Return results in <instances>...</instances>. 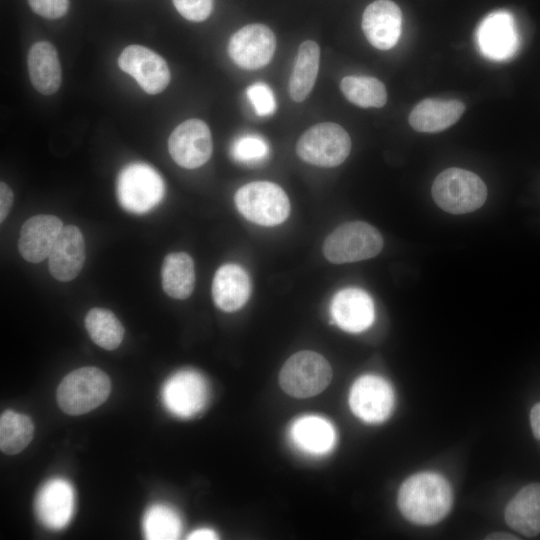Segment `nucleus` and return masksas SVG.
Masks as SVG:
<instances>
[{
    "mask_svg": "<svg viewBox=\"0 0 540 540\" xmlns=\"http://www.w3.org/2000/svg\"><path fill=\"white\" fill-rule=\"evenodd\" d=\"M452 505L449 483L436 473H418L406 479L398 493L402 515L418 525L441 521Z\"/></svg>",
    "mask_w": 540,
    "mask_h": 540,
    "instance_id": "1",
    "label": "nucleus"
},
{
    "mask_svg": "<svg viewBox=\"0 0 540 540\" xmlns=\"http://www.w3.org/2000/svg\"><path fill=\"white\" fill-rule=\"evenodd\" d=\"M431 193L442 210L451 214H466L484 204L487 187L475 173L451 167L437 175Z\"/></svg>",
    "mask_w": 540,
    "mask_h": 540,
    "instance_id": "2",
    "label": "nucleus"
},
{
    "mask_svg": "<svg viewBox=\"0 0 540 540\" xmlns=\"http://www.w3.org/2000/svg\"><path fill=\"white\" fill-rule=\"evenodd\" d=\"M165 184L156 169L143 162H133L121 169L116 181L118 202L128 212L144 214L163 199Z\"/></svg>",
    "mask_w": 540,
    "mask_h": 540,
    "instance_id": "3",
    "label": "nucleus"
},
{
    "mask_svg": "<svg viewBox=\"0 0 540 540\" xmlns=\"http://www.w3.org/2000/svg\"><path fill=\"white\" fill-rule=\"evenodd\" d=\"M383 244V237L374 226L351 221L341 224L326 237L323 254L331 263H352L375 257Z\"/></svg>",
    "mask_w": 540,
    "mask_h": 540,
    "instance_id": "4",
    "label": "nucleus"
},
{
    "mask_svg": "<svg viewBox=\"0 0 540 540\" xmlns=\"http://www.w3.org/2000/svg\"><path fill=\"white\" fill-rule=\"evenodd\" d=\"M108 375L96 367H82L67 374L57 389V402L69 415L85 414L100 406L109 396Z\"/></svg>",
    "mask_w": 540,
    "mask_h": 540,
    "instance_id": "5",
    "label": "nucleus"
},
{
    "mask_svg": "<svg viewBox=\"0 0 540 540\" xmlns=\"http://www.w3.org/2000/svg\"><path fill=\"white\" fill-rule=\"evenodd\" d=\"M237 210L250 222L261 226H276L290 213V201L285 191L268 181L250 182L237 190L234 197Z\"/></svg>",
    "mask_w": 540,
    "mask_h": 540,
    "instance_id": "6",
    "label": "nucleus"
},
{
    "mask_svg": "<svg viewBox=\"0 0 540 540\" xmlns=\"http://www.w3.org/2000/svg\"><path fill=\"white\" fill-rule=\"evenodd\" d=\"M351 150L347 131L337 123H318L306 130L296 144L298 157L319 167H336L342 164Z\"/></svg>",
    "mask_w": 540,
    "mask_h": 540,
    "instance_id": "7",
    "label": "nucleus"
},
{
    "mask_svg": "<svg viewBox=\"0 0 540 540\" xmlns=\"http://www.w3.org/2000/svg\"><path fill=\"white\" fill-rule=\"evenodd\" d=\"M332 379L328 361L314 351H299L283 365L279 383L284 392L295 398H308L322 392Z\"/></svg>",
    "mask_w": 540,
    "mask_h": 540,
    "instance_id": "8",
    "label": "nucleus"
},
{
    "mask_svg": "<svg viewBox=\"0 0 540 540\" xmlns=\"http://www.w3.org/2000/svg\"><path fill=\"white\" fill-rule=\"evenodd\" d=\"M168 150L181 167L195 169L205 164L213 150L208 125L200 119H189L179 124L170 134Z\"/></svg>",
    "mask_w": 540,
    "mask_h": 540,
    "instance_id": "9",
    "label": "nucleus"
},
{
    "mask_svg": "<svg viewBox=\"0 0 540 540\" xmlns=\"http://www.w3.org/2000/svg\"><path fill=\"white\" fill-rule=\"evenodd\" d=\"M276 39L264 24H249L235 32L228 43V54L242 69L256 70L266 66L273 58Z\"/></svg>",
    "mask_w": 540,
    "mask_h": 540,
    "instance_id": "10",
    "label": "nucleus"
},
{
    "mask_svg": "<svg viewBox=\"0 0 540 540\" xmlns=\"http://www.w3.org/2000/svg\"><path fill=\"white\" fill-rule=\"evenodd\" d=\"M349 405L352 412L364 422H383L393 409V390L383 378L375 375H364L352 385Z\"/></svg>",
    "mask_w": 540,
    "mask_h": 540,
    "instance_id": "11",
    "label": "nucleus"
},
{
    "mask_svg": "<svg viewBox=\"0 0 540 540\" xmlns=\"http://www.w3.org/2000/svg\"><path fill=\"white\" fill-rule=\"evenodd\" d=\"M205 379L192 370L180 371L163 386L162 398L166 408L175 416L190 418L202 411L208 401Z\"/></svg>",
    "mask_w": 540,
    "mask_h": 540,
    "instance_id": "12",
    "label": "nucleus"
},
{
    "mask_svg": "<svg viewBox=\"0 0 540 540\" xmlns=\"http://www.w3.org/2000/svg\"><path fill=\"white\" fill-rule=\"evenodd\" d=\"M118 66L132 76L148 94L162 92L170 82V71L166 61L141 45L127 46L118 57Z\"/></svg>",
    "mask_w": 540,
    "mask_h": 540,
    "instance_id": "13",
    "label": "nucleus"
},
{
    "mask_svg": "<svg viewBox=\"0 0 540 540\" xmlns=\"http://www.w3.org/2000/svg\"><path fill=\"white\" fill-rule=\"evenodd\" d=\"M476 38L481 53L491 60L509 59L519 47L513 16L503 10L490 13L480 22Z\"/></svg>",
    "mask_w": 540,
    "mask_h": 540,
    "instance_id": "14",
    "label": "nucleus"
},
{
    "mask_svg": "<svg viewBox=\"0 0 540 540\" xmlns=\"http://www.w3.org/2000/svg\"><path fill=\"white\" fill-rule=\"evenodd\" d=\"M75 509V494L72 485L63 478L47 481L35 499L38 519L50 529H62L71 520Z\"/></svg>",
    "mask_w": 540,
    "mask_h": 540,
    "instance_id": "15",
    "label": "nucleus"
},
{
    "mask_svg": "<svg viewBox=\"0 0 540 540\" xmlns=\"http://www.w3.org/2000/svg\"><path fill=\"white\" fill-rule=\"evenodd\" d=\"M402 13L391 0H376L363 12L362 30L368 42L380 50L396 45L401 34Z\"/></svg>",
    "mask_w": 540,
    "mask_h": 540,
    "instance_id": "16",
    "label": "nucleus"
},
{
    "mask_svg": "<svg viewBox=\"0 0 540 540\" xmlns=\"http://www.w3.org/2000/svg\"><path fill=\"white\" fill-rule=\"evenodd\" d=\"M330 310L333 323L347 332H362L374 321L373 301L362 289L345 288L337 292Z\"/></svg>",
    "mask_w": 540,
    "mask_h": 540,
    "instance_id": "17",
    "label": "nucleus"
},
{
    "mask_svg": "<svg viewBox=\"0 0 540 540\" xmlns=\"http://www.w3.org/2000/svg\"><path fill=\"white\" fill-rule=\"evenodd\" d=\"M48 258L49 271L56 280L68 282L76 278L85 261V242L79 228L64 226Z\"/></svg>",
    "mask_w": 540,
    "mask_h": 540,
    "instance_id": "18",
    "label": "nucleus"
},
{
    "mask_svg": "<svg viewBox=\"0 0 540 540\" xmlns=\"http://www.w3.org/2000/svg\"><path fill=\"white\" fill-rule=\"evenodd\" d=\"M63 227L62 221L53 215L29 218L20 230L18 250L21 256L31 263H39L49 257Z\"/></svg>",
    "mask_w": 540,
    "mask_h": 540,
    "instance_id": "19",
    "label": "nucleus"
},
{
    "mask_svg": "<svg viewBox=\"0 0 540 540\" xmlns=\"http://www.w3.org/2000/svg\"><path fill=\"white\" fill-rule=\"evenodd\" d=\"M465 111V105L454 99L427 98L409 114V124L418 132L436 133L455 124Z\"/></svg>",
    "mask_w": 540,
    "mask_h": 540,
    "instance_id": "20",
    "label": "nucleus"
},
{
    "mask_svg": "<svg viewBox=\"0 0 540 540\" xmlns=\"http://www.w3.org/2000/svg\"><path fill=\"white\" fill-rule=\"evenodd\" d=\"M250 291L249 276L239 265L224 264L216 271L212 282V297L222 311L239 310L247 302Z\"/></svg>",
    "mask_w": 540,
    "mask_h": 540,
    "instance_id": "21",
    "label": "nucleus"
},
{
    "mask_svg": "<svg viewBox=\"0 0 540 540\" xmlns=\"http://www.w3.org/2000/svg\"><path fill=\"white\" fill-rule=\"evenodd\" d=\"M293 444L309 455H325L332 450L336 433L332 424L323 417L306 415L296 419L290 428Z\"/></svg>",
    "mask_w": 540,
    "mask_h": 540,
    "instance_id": "22",
    "label": "nucleus"
},
{
    "mask_svg": "<svg viewBox=\"0 0 540 540\" xmlns=\"http://www.w3.org/2000/svg\"><path fill=\"white\" fill-rule=\"evenodd\" d=\"M30 81L44 95L54 94L61 85V65L57 50L47 41L32 45L27 56Z\"/></svg>",
    "mask_w": 540,
    "mask_h": 540,
    "instance_id": "23",
    "label": "nucleus"
},
{
    "mask_svg": "<svg viewBox=\"0 0 540 540\" xmlns=\"http://www.w3.org/2000/svg\"><path fill=\"white\" fill-rule=\"evenodd\" d=\"M506 523L524 536L540 532V483L523 487L505 509Z\"/></svg>",
    "mask_w": 540,
    "mask_h": 540,
    "instance_id": "24",
    "label": "nucleus"
},
{
    "mask_svg": "<svg viewBox=\"0 0 540 540\" xmlns=\"http://www.w3.org/2000/svg\"><path fill=\"white\" fill-rule=\"evenodd\" d=\"M162 288L174 299L188 298L195 286V267L193 259L185 252L168 254L161 269Z\"/></svg>",
    "mask_w": 540,
    "mask_h": 540,
    "instance_id": "25",
    "label": "nucleus"
},
{
    "mask_svg": "<svg viewBox=\"0 0 540 540\" xmlns=\"http://www.w3.org/2000/svg\"><path fill=\"white\" fill-rule=\"evenodd\" d=\"M320 49L312 40L300 44L289 79V94L295 102H302L310 94L317 79Z\"/></svg>",
    "mask_w": 540,
    "mask_h": 540,
    "instance_id": "26",
    "label": "nucleus"
},
{
    "mask_svg": "<svg viewBox=\"0 0 540 540\" xmlns=\"http://www.w3.org/2000/svg\"><path fill=\"white\" fill-rule=\"evenodd\" d=\"M34 435V424L25 414L6 410L0 417V449L14 455L28 446Z\"/></svg>",
    "mask_w": 540,
    "mask_h": 540,
    "instance_id": "27",
    "label": "nucleus"
},
{
    "mask_svg": "<svg viewBox=\"0 0 540 540\" xmlns=\"http://www.w3.org/2000/svg\"><path fill=\"white\" fill-rule=\"evenodd\" d=\"M85 328L95 344L106 350L116 349L124 337L118 318L104 308H92L85 317Z\"/></svg>",
    "mask_w": 540,
    "mask_h": 540,
    "instance_id": "28",
    "label": "nucleus"
},
{
    "mask_svg": "<svg viewBox=\"0 0 540 540\" xmlns=\"http://www.w3.org/2000/svg\"><path fill=\"white\" fill-rule=\"evenodd\" d=\"M340 88L348 101L362 108H380L387 102L385 85L374 77L346 76Z\"/></svg>",
    "mask_w": 540,
    "mask_h": 540,
    "instance_id": "29",
    "label": "nucleus"
},
{
    "mask_svg": "<svg viewBox=\"0 0 540 540\" xmlns=\"http://www.w3.org/2000/svg\"><path fill=\"white\" fill-rule=\"evenodd\" d=\"M143 529L146 538L150 540L177 539L181 533V520L171 507L156 504L146 511Z\"/></svg>",
    "mask_w": 540,
    "mask_h": 540,
    "instance_id": "30",
    "label": "nucleus"
},
{
    "mask_svg": "<svg viewBox=\"0 0 540 540\" xmlns=\"http://www.w3.org/2000/svg\"><path fill=\"white\" fill-rule=\"evenodd\" d=\"M231 154L236 161L256 164L267 158L269 146L262 137L248 134L234 141Z\"/></svg>",
    "mask_w": 540,
    "mask_h": 540,
    "instance_id": "31",
    "label": "nucleus"
},
{
    "mask_svg": "<svg viewBox=\"0 0 540 540\" xmlns=\"http://www.w3.org/2000/svg\"><path fill=\"white\" fill-rule=\"evenodd\" d=\"M246 95L259 116H268L276 110V100L271 88L265 83H255L246 90Z\"/></svg>",
    "mask_w": 540,
    "mask_h": 540,
    "instance_id": "32",
    "label": "nucleus"
},
{
    "mask_svg": "<svg viewBox=\"0 0 540 540\" xmlns=\"http://www.w3.org/2000/svg\"><path fill=\"white\" fill-rule=\"evenodd\" d=\"M177 11L187 20L201 22L213 9V0H172Z\"/></svg>",
    "mask_w": 540,
    "mask_h": 540,
    "instance_id": "33",
    "label": "nucleus"
},
{
    "mask_svg": "<svg viewBox=\"0 0 540 540\" xmlns=\"http://www.w3.org/2000/svg\"><path fill=\"white\" fill-rule=\"evenodd\" d=\"M31 9L47 19H57L66 14L69 0H28Z\"/></svg>",
    "mask_w": 540,
    "mask_h": 540,
    "instance_id": "34",
    "label": "nucleus"
},
{
    "mask_svg": "<svg viewBox=\"0 0 540 540\" xmlns=\"http://www.w3.org/2000/svg\"><path fill=\"white\" fill-rule=\"evenodd\" d=\"M13 203V192L5 183H0V221L3 222L10 212Z\"/></svg>",
    "mask_w": 540,
    "mask_h": 540,
    "instance_id": "35",
    "label": "nucleus"
},
{
    "mask_svg": "<svg viewBox=\"0 0 540 540\" xmlns=\"http://www.w3.org/2000/svg\"><path fill=\"white\" fill-rule=\"evenodd\" d=\"M530 422L534 436L540 440V402L533 406L530 413Z\"/></svg>",
    "mask_w": 540,
    "mask_h": 540,
    "instance_id": "36",
    "label": "nucleus"
},
{
    "mask_svg": "<svg viewBox=\"0 0 540 540\" xmlns=\"http://www.w3.org/2000/svg\"><path fill=\"white\" fill-rule=\"evenodd\" d=\"M217 538V534L209 528L197 529L187 536V539L190 540H211Z\"/></svg>",
    "mask_w": 540,
    "mask_h": 540,
    "instance_id": "37",
    "label": "nucleus"
},
{
    "mask_svg": "<svg viewBox=\"0 0 540 540\" xmlns=\"http://www.w3.org/2000/svg\"><path fill=\"white\" fill-rule=\"evenodd\" d=\"M485 539H493V540H513V539H518V537L510 534V533H506V532H495V533H492V534H489L485 537Z\"/></svg>",
    "mask_w": 540,
    "mask_h": 540,
    "instance_id": "38",
    "label": "nucleus"
}]
</instances>
